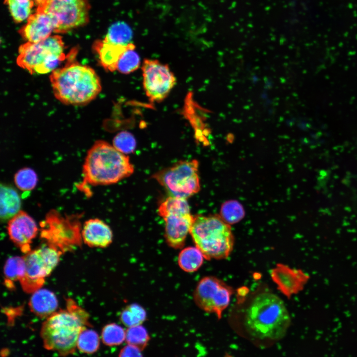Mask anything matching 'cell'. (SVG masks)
<instances>
[{
  "instance_id": "4",
  "label": "cell",
  "mask_w": 357,
  "mask_h": 357,
  "mask_svg": "<svg viewBox=\"0 0 357 357\" xmlns=\"http://www.w3.org/2000/svg\"><path fill=\"white\" fill-rule=\"evenodd\" d=\"M134 168L126 155L103 140L88 150L83 166L82 185H110L130 176Z\"/></svg>"
},
{
  "instance_id": "32",
  "label": "cell",
  "mask_w": 357,
  "mask_h": 357,
  "mask_svg": "<svg viewBox=\"0 0 357 357\" xmlns=\"http://www.w3.org/2000/svg\"><path fill=\"white\" fill-rule=\"evenodd\" d=\"M243 215L242 206L237 202H226L222 207L221 217L228 224L238 222Z\"/></svg>"
},
{
  "instance_id": "8",
  "label": "cell",
  "mask_w": 357,
  "mask_h": 357,
  "mask_svg": "<svg viewBox=\"0 0 357 357\" xmlns=\"http://www.w3.org/2000/svg\"><path fill=\"white\" fill-rule=\"evenodd\" d=\"M158 212L165 221V238L168 245L175 249L182 248L195 218L187 199L169 196L160 204Z\"/></svg>"
},
{
  "instance_id": "9",
  "label": "cell",
  "mask_w": 357,
  "mask_h": 357,
  "mask_svg": "<svg viewBox=\"0 0 357 357\" xmlns=\"http://www.w3.org/2000/svg\"><path fill=\"white\" fill-rule=\"evenodd\" d=\"M198 168L195 159L180 161L156 173L153 178L169 196L187 199L200 190Z\"/></svg>"
},
{
  "instance_id": "29",
  "label": "cell",
  "mask_w": 357,
  "mask_h": 357,
  "mask_svg": "<svg viewBox=\"0 0 357 357\" xmlns=\"http://www.w3.org/2000/svg\"><path fill=\"white\" fill-rule=\"evenodd\" d=\"M14 180L17 187L21 191L33 190L37 185L38 177L35 172L29 168H23L16 172Z\"/></svg>"
},
{
  "instance_id": "33",
  "label": "cell",
  "mask_w": 357,
  "mask_h": 357,
  "mask_svg": "<svg viewBox=\"0 0 357 357\" xmlns=\"http://www.w3.org/2000/svg\"><path fill=\"white\" fill-rule=\"evenodd\" d=\"M141 349L139 348L130 344L125 346L120 351V357H140L142 356Z\"/></svg>"
},
{
  "instance_id": "34",
  "label": "cell",
  "mask_w": 357,
  "mask_h": 357,
  "mask_svg": "<svg viewBox=\"0 0 357 357\" xmlns=\"http://www.w3.org/2000/svg\"><path fill=\"white\" fill-rule=\"evenodd\" d=\"M48 0H34L38 6H42L44 5Z\"/></svg>"
},
{
  "instance_id": "6",
  "label": "cell",
  "mask_w": 357,
  "mask_h": 357,
  "mask_svg": "<svg viewBox=\"0 0 357 357\" xmlns=\"http://www.w3.org/2000/svg\"><path fill=\"white\" fill-rule=\"evenodd\" d=\"M65 58L62 37L51 35L38 42L21 45L16 63L31 74H46L57 69Z\"/></svg>"
},
{
  "instance_id": "5",
  "label": "cell",
  "mask_w": 357,
  "mask_h": 357,
  "mask_svg": "<svg viewBox=\"0 0 357 357\" xmlns=\"http://www.w3.org/2000/svg\"><path fill=\"white\" fill-rule=\"evenodd\" d=\"M190 234L206 259L227 258L233 250L231 227L217 215L195 216Z\"/></svg>"
},
{
  "instance_id": "1",
  "label": "cell",
  "mask_w": 357,
  "mask_h": 357,
  "mask_svg": "<svg viewBox=\"0 0 357 357\" xmlns=\"http://www.w3.org/2000/svg\"><path fill=\"white\" fill-rule=\"evenodd\" d=\"M290 323V316L283 301L276 295L268 292L258 294L251 299L243 321L251 337L266 341L283 338Z\"/></svg>"
},
{
  "instance_id": "18",
  "label": "cell",
  "mask_w": 357,
  "mask_h": 357,
  "mask_svg": "<svg viewBox=\"0 0 357 357\" xmlns=\"http://www.w3.org/2000/svg\"><path fill=\"white\" fill-rule=\"evenodd\" d=\"M133 44L127 45L115 44L103 39L96 41L93 49L98 56L101 65L108 71L117 70L118 61L123 53Z\"/></svg>"
},
{
  "instance_id": "7",
  "label": "cell",
  "mask_w": 357,
  "mask_h": 357,
  "mask_svg": "<svg viewBox=\"0 0 357 357\" xmlns=\"http://www.w3.org/2000/svg\"><path fill=\"white\" fill-rule=\"evenodd\" d=\"M82 215L76 214L63 216L56 210H50L40 223L41 238L62 254L81 246L80 219Z\"/></svg>"
},
{
  "instance_id": "28",
  "label": "cell",
  "mask_w": 357,
  "mask_h": 357,
  "mask_svg": "<svg viewBox=\"0 0 357 357\" xmlns=\"http://www.w3.org/2000/svg\"><path fill=\"white\" fill-rule=\"evenodd\" d=\"M126 331L116 323H110L104 327L102 331L103 342L107 346L121 344L125 340Z\"/></svg>"
},
{
  "instance_id": "15",
  "label": "cell",
  "mask_w": 357,
  "mask_h": 357,
  "mask_svg": "<svg viewBox=\"0 0 357 357\" xmlns=\"http://www.w3.org/2000/svg\"><path fill=\"white\" fill-rule=\"evenodd\" d=\"M270 276L278 289L288 298L301 291L309 278L302 270L282 263L271 270Z\"/></svg>"
},
{
  "instance_id": "19",
  "label": "cell",
  "mask_w": 357,
  "mask_h": 357,
  "mask_svg": "<svg viewBox=\"0 0 357 357\" xmlns=\"http://www.w3.org/2000/svg\"><path fill=\"white\" fill-rule=\"evenodd\" d=\"M29 305L31 311L37 316L41 318H48L55 312L58 303L53 292L40 288L33 293Z\"/></svg>"
},
{
  "instance_id": "14",
  "label": "cell",
  "mask_w": 357,
  "mask_h": 357,
  "mask_svg": "<svg viewBox=\"0 0 357 357\" xmlns=\"http://www.w3.org/2000/svg\"><path fill=\"white\" fill-rule=\"evenodd\" d=\"M7 230L9 238L23 253L31 250V243L38 229L34 219L26 212L20 210L10 219Z\"/></svg>"
},
{
  "instance_id": "10",
  "label": "cell",
  "mask_w": 357,
  "mask_h": 357,
  "mask_svg": "<svg viewBox=\"0 0 357 357\" xmlns=\"http://www.w3.org/2000/svg\"><path fill=\"white\" fill-rule=\"evenodd\" d=\"M62 253L46 244L36 249L30 250L23 256L25 269L23 277L19 280L21 287L26 293H33L43 285L48 277L60 261Z\"/></svg>"
},
{
  "instance_id": "21",
  "label": "cell",
  "mask_w": 357,
  "mask_h": 357,
  "mask_svg": "<svg viewBox=\"0 0 357 357\" xmlns=\"http://www.w3.org/2000/svg\"><path fill=\"white\" fill-rule=\"evenodd\" d=\"M204 258L203 253L197 246H188L180 251L178 262L182 270L191 273L199 269Z\"/></svg>"
},
{
  "instance_id": "30",
  "label": "cell",
  "mask_w": 357,
  "mask_h": 357,
  "mask_svg": "<svg viewBox=\"0 0 357 357\" xmlns=\"http://www.w3.org/2000/svg\"><path fill=\"white\" fill-rule=\"evenodd\" d=\"M149 340L148 333L141 325L128 327L126 331L125 341L127 343L135 346L141 350L146 346Z\"/></svg>"
},
{
  "instance_id": "3",
  "label": "cell",
  "mask_w": 357,
  "mask_h": 357,
  "mask_svg": "<svg viewBox=\"0 0 357 357\" xmlns=\"http://www.w3.org/2000/svg\"><path fill=\"white\" fill-rule=\"evenodd\" d=\"M87 313L71 299L66 302V309L55 312L42 324L40 335L44 347L65 356L74 353L81 331L90 326Z\"/></svg>"
},
{
  "instance_id": "17",
  "label": "cell",
  "mask_w": 357,
  "mask_h": 357,
  "mask_svg": "<svg viewBox=\"0 0 357 357\" xmlns=\"http://www.w3.org/2000/svg\"><path fill=\"white\" fill-rule=\"evenodd\" d=\"M82 240L90 247L104 248L113 241V233L110 227L99 219L86 221L81 231Z\"/></svg>"
},
{
  "instance_id": "11",
  "label": "cell",
  "mask_w": 357,
  "mask_h": 357,
  "mask_svg": "<svg viewBox=\"0 0 357 357\" xmlns=\"http://www.w3.org/2000/svg\"><path fill=\"white\" fill-rule=\"evenodd\" d=\"M37 8L53 18L56 33L66 32L86 24L89 20L90 7L87 0H48Z\"/></svg>"
},
{
  "instance_id": "24",
  "label": "cell",
  "mask_w": 357,
  "mask_h": 357,
  "mask_svg": "<svg viewBox=\"0 0 357 357\" xmlns=\"http://www.w3.org/2000/svg\"><path fill=\"white\" fill-rule=\"evenodd\" d=\"M146 318V312L145 309L136 303L126 306L120 315L122 323L128 328L141 325Z\"/></svg>"
},
{
  "instance_id": "12",
  "label": "cell",
  "mask_w": 357,
  "mask_h": 357,
  "mask_svg": "<svg viewBox=\"0 0 357 357\" xmlns=\"http://www.w3.org/2000/svg\"><path fill=\"white\" fill-rule=\"evenodd\" d=\"M233 289L221 280L206 276L198 282L194 293L196 304L208 313H215L218 319L229 306Z\"/></svg>"
},
{
  "instance_id": "25",
  "label": "cell",
  "mask_w": 357,
  "mask_h": 357,
  "mask_svg": "<svg viewBox=\"0 0 357 357\" xmlns=\"http://www.w3.org/2000/svg\"><path fill=\"white\" fill-rule=\"evenodd\" d=\"M131 37L130 28L126 24L119 22L111 26L104 39L115 44L127 45L130 43Z\"/></svg>"
},
{
  "instance_id": "31",
  "label": "cell",
  "mask_w": 357,
  "mask_h": 357,
  "mask_svg": "<svg viewBox=\"0 0 357 357\" xmlns=\"http://www.w3.org/2000/svg\"><path fill=\"white\" fill-rule=\"evenodd\" d=\"M113 142V145L118 150L125 155L132 153L136 146L134 137L127 131H121L117 134Z\"/></svg>"
},
{
  "instance_id": "20",
  "label": "cell",
  "mask_w": 357,
  "mask_h": 357,
  "mask_svg": "<svg viewBox=\"0 0 357 357\" xmlns=\"http://www.w3.org/2000/svg\"><path fill=\"white\" fill-rule=\"evenodd\" d=\"M20 198L16 190L8 185L1 184L0 213L1 221L11 219L20 211Z\"/></svg>"
},
{
  "instance_id": "27",
  "label": "cell",
  "mask_w": 357,
  "mask_h": 357,
  "mask_svg": "<svg viewBox=\"0 0 357 357\" xmlns=\"http://www.w3.org/2000/svg\"><path fill=\"white\" fill-rule=\"evenodd\" d=\"M100 339L94 330L84 328L80 332L77 342L78 350L84 353L93 354L99 347Z\"/></svg>"
},
{
  "instance_id": "2",
  "label": "cell",
  "mask_w": 357,
  "mask_h": 357,
  "mask_svg": "<svg viewBox=\"0 0 357 357\" xmlns=\"http://www.w3.org/2000/svg\"><path fill=\"white\" fill-rule=\"evenodd\" d=\"M50 80L56 99L67 105L87 104L97 97L102 89L96 71L76 62L68 63L53 71Z\"/></svg>"
},
{
  "instance_id": "13",
  "label": "cell",
  "mask_w": 357,
  "mask_h": 357,
  "mask_svg": "<svg viewBox=\"0 0 357 357\" xmlns=\"http://www.w3.org/2000/svg\"><path fill=\"white\" fill-rule=\"evenodd\" d=\"M143 88L151 102H160L169 94L176 79L167 64L145 59L142 66Z\"/></svg>"
},
{
  "instance_id": "22",
  "label": "cell",
  "mask_w": 357,
  "mask_h": 357,
  "mask_svg": "<svg viewBox=\"0 0 357 357\" xmlns=\"http://www.w3.org/2000/svg\"><path fill=\"white\" fill-rule=\"evenodd\" d=\"M25 264L24 257L13 256L6 260L4 266V275L6 286L12 287V282L20 280L24 276Z\"/></svg>"
},
{
  "instance_id": "23",
  "label": "cell",
  "mask_w": 357,
  "mask_h": 357,
  "mask_svg": "<svg viewBox=\"0 0 357 357\" xmlns=\"http://www.w3.org/2000/svg\"><path fill=\"white\" fill-rule=\"evenodd\" d=\"M34 2V0H4L13 19L16 23L28 18Z\"/></svg>"
},
{
  "instance_id": "16",
  "label": "cell",
  "mask_w": 357,
  "mask_h": 357,
  "mask_svg": "<svg viewBox=\"0 0 357 357\" xmlns=\"http://www.w3.org/2000/svg\"><path fill=\"white\" fill-rule=\"evenodd\" d=\"M55 24L51 16L43 10L37 8L31 14L27 23L19 31L21 37L27 42L36 43L45 40L54 32Z\"/></svg>"
},
{
  "instance_id": "26",
  "label": "cell",
  "mask_w": 357,
  "mask_h": 357,
  "mask_svg": "<svg viewBox=\"0 0 357 357\" xmlns=\"http://www.w3.org/2000/svg\"><path fill=\"white\" fill-rule=\"evenodd\" d=\"M135 46L133 44L127 49L120 58L117 70L123 74H129L137 70L140 64V59L135 51Z\"/></svg>"
}]
</instances>
